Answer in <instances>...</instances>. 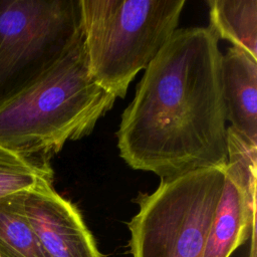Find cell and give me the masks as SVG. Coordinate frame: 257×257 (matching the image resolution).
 I'll use <instances>...</instances> for the list:
<instances>
[{"instance_id": "52a82bcc", "label": "cell", "mask_w": 257, "mask_h": 257, "mask_svg": "<svg viewBox=\"0 0 257 257\" xmlns=\"http://www.w3.org/2000/svg\"><path fill=\"white\" fill-rule=\"evenodd\" d=\"M24 211L49 257H101L81 214L52 183L26 192Z\"/></svg>"}, {"instance_id": "5b68a950", "label": "cell", "mask_w": 257, "mask_h": 257, "mask_svg": "<svg viewBox=\"0 0 257 257\" xmlns=\"http://www.w3.org/2000/svg\"><path fill=\"white\" fill-rule=\"evenodd\" d=\"M81 36L79 0H0V109Z\"/></svg>"}, {"instance_id": "9c48e42d", "label": "cell", "mask_w": 257, "mask_h": 257, "mask_svg": "<svg viewBox=\"0 0 257 257\" xmlns=\"http://www.w3.org/2000/svg\"><path fill=\"white\" fill-rule=\"evenodd\" d=\"M210 29L257 59V1L210 0Z\"/></svg>"}, {"instance_id": "8992f818", "label": "cell", "mask_w": 257, "mask_h": 257, "mask_svg": "<svg viewBox=\"0 0 257 257\" xmlns=\"http://www.w3.org/2000/svg\"><path fill=\"white\" fill-rule=\"evenodd\" d=\"M225 182L204 257H229L256 232L257 145L229 130Z\"/></svg>"}, {"instance_id": "30bf717a", "label": "cell", "mask_w": 257, "mask_h": 257, "mask_svg": "<svg viewBox=\"0 0 257 257\" xmlns=\"http://www.w3.org/2000/svg\"><path fill=\"white\" fill-rule=\"evenodd\" d=\"M25 194L0 198V257H49L26 217Z\"/></svg>"}, {"instance_id": "277c9868", "label": "cell", "mask_w": 257, "mask_h": 257, "mask_svg": "<svg viewBox=\"0 0 257 257\" xmlns=\"http://www.w3.org/2000/svg\"><path fill=\"white\" fill-rule=\"evenodd\" d=\"M224 182L225 168L199 169L140 194L127 224L132 257H204Z\"/></svg>"}, {"instance_id": "7a4b0ae2", "label": "cell", "mask_w": 257, "mask_h": 257, "mask_svg": "<svg viewBox=\"0 0 257 257\" xmlns=\"http://www.w3.org/2000/svg\"><path fill=\"white\" fill-rule=\"evenodd\" d=\"M115 98L91 76L81 36L33 85L0 109V147L49 163L66 142L89 135Z\"/></svg>"}, {"instance_id": "3957f363", "label": "cell", "mask_w": 257, "mask_h": 257, "mask_svg": "<svg viewBox=\"0 0 257 257\" xmlns=\"http://www.w3.org/2000/svg\"><path fill=\"white\" fill-rule=\"evenodd\" d=\"M186 0H79L88 68L96 83L124 98L177 29Z\"/></svg>"}, {"instance_id": "7c38bea8", "label": "cell", "mask_w": 257, "mask_h": 257, "mask_svg": "<svg viewBox=\"0 0 257 257\" xmlns=\"http://www.w3.org/2000/svg\"><path fill=\"white\" fill-rule=\"evenodd\" d=\"M249 257H257V249H256V232L251 235V247Z\"/></svg>"}, {"instance_id": "ba28073f", "label": "cell", "mask_w": 257, "mask_h": 257, "mask_svg": "<svg viewBox=\"0 0 257 257\" xmlns=\"http://www.w3.org/2000/svg\"><path fill=\"white\" fill-rule=\"evenodd\" d=\"M222 80L229 126L257 144V59L230 47L222 57Z\"/></svg>"}, {"instance_id": "8fae6325", "label": "cell", "mask_w": 257, "mask_h": 257, "mask_svg": "<svg viewBox=\"0 0 257 257\" xmlns=\"http://www.w3.org/2000/svg\"><path fill=\"white\" fill-rule=\"evenodd\" d=\"M49 163H36L0 147V198L52 183Z\"/></svg>"}, {"instance_id": "6da1fadb", "label": "cell", "mask_w": 257, "mask_h": 257, "mask_svg": "<svg viewBox=\"0 0 257 257\" xmlns=\"http://www.w3.org/2000/svg\"><path fill=\"white\" fill-rule=\"evenodd\" d=\"M222 57L209 27L174 31L121 114L117 148L132 169L169 179L226 167Z\"/></svg>"}]
</instances>
